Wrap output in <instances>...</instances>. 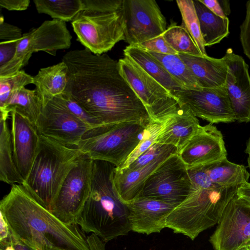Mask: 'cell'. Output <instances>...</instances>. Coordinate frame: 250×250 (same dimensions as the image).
I'll return each instance as SVG.
<instances>
[{
  "label": "cell",
  "instance_id": "cell-48",
  "mask_svg": "<svg viewBox=\"0 0 250 250\" xmlns=\"http://www.w3.org/2000/svg\"><path fill=\"white\" fill-rule=\"evenodd\" d=\"M225 15L228 17L230 13V9L228 0H218Z\"/></svg>",
  "mask_w": 250,
  "mask_h": 250
},
{
  "label": "cell",
  "instance_id": "cell-3",
  "mask_svg": "<svg viewBox=\"0 0 250 250\" xmlns=\"http://www.w3.org/2000/svg\"><path fill=\"white\" fill-rule=\"evenodd\" d=\"M116 167L108 162L93 161L90 191L76 222L83 231L92 232L105 243L131 230L127 204L114 185Z\"/></svg>",
  "mask_w": 250,
  "mask_h": 250
},
{
  "label": "cell",
  "instance_id": "cell-37",
  "mask_svg": "<svg viewBox=\"0 0 250 250\" xmlns=\"http://www.w3.org/2000/svg\"><path fill=\"white\" fill-rule=\"evenodd\" d=\"M175 147H176L172 145H162L155 143L125 168L135 170L144 167L163 153Z\"/></svg>",
  "mask_w": 250,
  "mask_h": 250
},
{
  "label": "cell",
  "instance_id": "cell-42",
  "mask_svg": "<svg viewBox=\"0 0 250 250\" xmlns=\"http://www.w3.org/2000/svg\"><path fill=\"white\" fill-rule=\"evenodd\" d=\"M236 195L245 205L250 207V183H247L239 186Z\"/></svg>",
  "mask_w": 250,
  "mask_h": 250
},
{
  "label": "cell",
  "instance_id": "cell-19",
  "mask_svg": "<svg viewBox=\"0 0 250 250\" xmlns=\"http://www.w3.org/2000/svg\"><path fill=\"white\" fill-rule=\"evenodd\" d=\"M131 230L149 235L166 228L168 215L175 205L160 200L139 197L127 203Z\"/></svg>",
  "mask_w": 250,
  "mask_h": 250
},
{
  "label": "cell",
  "instance_id": "cell-35",
  "mask_svg": "<svg viewBox=\"0 0 250 250\" xmlns=\"http://www.w3.org/2000/svg\"><path fill=\"white\" fill-rule=\"evenodd\" d=\"M163 123L150 122L146 127L144 137L139 145L118 169L127 167L139 156L154 144L162 128Z\"/></svg>",
  "mask_w": 250,
  "mask_h": 250
},
{
  "label": "cell",
  "instance_id": "cell-4",
  "mask_svg": "<svg viewBox=\"0 0 250 250\" xmlns=\"http://www.w3.org/2000/svg\"><path fill=\"white\" fill-rule=\"evenodd\" d=\"M83 153L40 135L37 155L22 186L42 206L51 211L66 175Z\"/></svg>",
  "mask_w": 250,
  "mask_h": 250
},
{
  "label": "cell",
  "instance_id": "cell-14",
  "mask_svg": "<svg viewBox=\"0 0 250 250\" xmlns=\"http://www.w3.org/2000/svg\"><path fill=\"white\" fill-rule=\"evenodd\" d=\"M91 128L71 113L56 97L42 106L37 126L40 135L76 147Z\"/></svg>",
  "mask_w": 250,
  "mask_h": 250
},
{
  "label": "cell",
  "instance_id": "cell-16",
  "mask_svg": "<svg viewBox=\"0 0 250 250\" xmlns=\"http://www.w3.org/2000/svg\"><path fill=\"white\" fill-rule=\"evenodd\" d=\"M228 66L226 87L239 123L250 122V75L243 58L227 49L223 56Z\"/></svg>",
  "mask_w": 250,
  "mask_h": 250
},
{
  "label": "cell",
  "instance_id": "cell-47",
  "mask_svg": "<svg viewBox=\"0 0 250 250\" xmlns=\"http://www.w3.org/2000/svg\"><path fill=\"white\" fill-rule=\"evenodd\" d=\"M0 250H15L11 240L0 241Z\"/></svg>",
  "mask_w": 250,
  "mask_h": 250
},
{
  "label": "cell",
  "instance_id": "cell-26",
  "mask_svg": "<svg viewBox=\"0 0 250 250\" xmlns=\"http://www.w3.org/2000/svg\"><path fill=\"white\" fill-rule=\"evenodd\" d=\"M204 166L214 185L229 187L249 182L250 173L246 167L229 161L227 158Z\"/></svg>",
  "mask_w": 250,
  "mask_h": 250
},
{
  "label": "cell",
  "instance_id": "cell-29",
  "mask_svg": "<svg viewBox=\"0 0 250 250\" xmlns=\"http://www.w3.org/2000/svg\"><path fill=\"white\" fill-rule=\"evenodd\" d=\"M147 52L160 62L183 89L193 90L202 88L190 69L181 59L179 54H163Z\"/></svg>",
  "mask_w": 250,
  "mask_h": 250
},
{
  "label": "cell",
  "instance_id": "cell-7",
  "mask_svg": "<svg viewBox=\"0 0 250 250\" xmlns=\"http://www.w3.org/2000/svg\"><path fill=\"white\" fill-rule=\"evenodd\" d=\"M149 123L126 122L92 128L76 147L93 160L108 162L119 167L139 145Z\"/></svg>",
  "mask_w": 250,
  "mask_h": 250
},
{
  "label": "cell",
  "instance_id": "cell-34",
  "mask_svg": "<svg viewBox=\"0 0 250 250\" xmlns=\"http://www.w3.org/2000/svg\"><path fill=\"white\" fill-rule=\"evenodd\" d=\"M33 77L23 70H20L15 74L0 77V111L4 113L7 105L14 95L25 86L33 83Z\"/></svg>",
  "mask_w": 250,
  "mask_h": 250
},
{
  "label": "cell",
  "instance_id": "cell-6",
  "mask_svg": "<svg viewBox=\"0 0 250 250\" xmlns=\"http://www.w3.org/2000/svg\"><path fill=\"white\" fill-rule=\"evenodd\" d=\"M238 187L195 189L168 215L166 228L194 240L201 232L219 224Z\"/></svg>",
  "mask_w": 250,
  "mask_h": 250
},
{
  "label": "cell",
  "instance_id": "cell-10",
  "mask_svg": "<svg viewBox=\"0 0 250 250\" xmlns=\"http://www.w3.org/2000/svg\"><path fill=\"white\" fill-rule=\"evenodd\" d=\"M93 161L87 154L83 153L61 185L51 212L65 224H76L89 196Z\"/></svg>",
  "mask_w": 250,
  "mask_h": 250
},
{
  "label": "cell",
  "instance_id": "cell-43",
  "mask_svg": "<svg viewBox=\"0 0 250 250\" xmlns=\"http://www.w3.org/2000/svg\"><path fill=\"white\" fill-rule=\"evenodd\" d=\"M207 7L217 16L222 18H227L218 0H200Z\"/></svg>",
  "mask_w": 250,
  "mask_h": 250
},
{
  "label": "cell",
  "instance_id": "cell-38",
  "mask_svg": "<svg viewBox=\"0 0 250 250\" xmlns=\"http://www.w3.org/2000/svg\"><path fill=\"white\" fill-rule=\"evenodd\" d=\"M135 45L147 51L163 54H178L166 42L163 34Z\"/></svg>",
  "mask_w": 250,
  "mask_h": 250
},
{
  "label": "cell",
  "instance_id": "cell-22",
  "mask_svg": "<svg viewBox=\"0 0 250 250\" xmlns=\"http://www.w3.org/2000/svg\"><path fill=\"white\" fill-rule=\"evenodd\" d=\"M181 108L178 114L163 123L156 142L162 145L175 146L178 152L201 126L197 117L188 110Z\"/></svg>",
  "mask_w": 250,
  "mask_h": 250
},
{
  "label": "cell",
  "instance_id": "cell-28",
  "mask_svg": "<svg viewBox=\"0 0 250 250\" xmlns=\"http://www.w3.org/2000/svg\"><path fill=\"white\" fill-rule=\"evenodd\" d=\"M0 121V180L12 185H22L24 180L14 159L11 131L6 121Z\"/></svg>",
  "mask_w": 250,
  "mask_h": 250
},
{
  "label": "cell",
  "instance_id": "cell-27",
  "mask_svg": "<svg viewBox=\"0 0 250 250\" xmlns=\"http://www.w3.org/2000/svg\"><path fill=\"white\" fill-rule=\"evenodd\" d=\"M42 105L35 89L23 87L12 97L0 120L7 121L11 112L15 111L29 120L37 128Z\"/></svg>",
  "mask_w": 250,
  "mask_h": 250
},
{
  "label": "cell",
  "instance_id": "cell-15",
  "mask_svg": "<svg viewBox=\"0 0 250 250\" xmlns=\"http://www.w3.org/2000/svg\"><path fill=\"white\" fill-rule=\"evenodd\" d=\"M209 241L214 250H238L250 246V207L235 195Z\"/></svg>",
  "mask_w": 250,
  "mask_h": 250
},
{
  "label": "cell",
  "instance_id": "cell-49",
  "mask_svg": "<svg viewBox=\"0 0 250 250\" xmlns=\"http://www.w3.org/2000/svg\"><path fill=\"white\" fill-rule=\"evenodd\" d=\"M245 152L248 155L247 161L248 167L250 170V137L249 138L246 143V147Z\"/></svg>",
  "mask_w": 250,
  "mask_h": 250
},
{
  "label": "cell",
  "instance_id": "cell-21",
  "mask_svg": "<svg viewBox=\"0 0 250 250\" xmlns=\"http://www.w3.org/2000/svg\"><path fill=\"white\" fill-rule=\"evenodd\" d=\"M202 88L225 87L228 66L223 58L200 57L179 53Z\"/></svg>",
  "mask_w": 250,
  "mask_h": 250
},
{
  "label": "cell",
  "instance_id": "cell-20",
  "mask_svg": "<svg viewBox=\"0 0 250 250\" xmlns=\"http://www.w3.org/2000/svg\"><path fill=\"white\" fill-rule=\"evenodd\" d=\"M178 153V149L175 147L163 153L145 167L137 169L116 167L114 173V185L121 199L127 203L138 198L148 177L169 156Z\"/></svg>",
  "mask_w": 250,
  "mask_h": 250
},
{
  "label": "cell",
  "instance_id": "cell-46",
  "mask_svg": "<svg viewBox=\"0 0 250 250\" xmlns=\"http://www.w3.org/2000/svg\"><path fill=\"white\" fill-rule=\"evenodd\" d=\"M12 241L13 246L15 250H38L28 246L21 240L15 239L12 236Z\"/></svg>",
  "mask_w": 250,
  "mask_h": 250
},
{
  "label": "cell",
  "instance_id": "cell-24",
  "mask_svg": "<svg viewBox=\"0 0 250 250\" xmlns=\"http://www.w3.org/2000/svg\"><path fill=\"white\" fill-rule=\"evenodd\" d=\"M124 55L139 65L171 94L174 91L183 89L160 62L147 51L137 46L128 45L124 50Z\"/></svg>",
  "mask_w": 250,
  "mask_h": 250
},
{
  "label": "cell",
  "instance_id": "cell-9",
  "mask_svg": "<svg viewBox=\"0 0 250 250\" xmlns=\"http://www.w3.org/2000/svg\"><path fill=\"white\" fill-rule=\"evenodd\" d=\"M72 38L65 21L55 19L44 21L22 35L14 58L0 67V77L11 76L21 70L33 53L44 51L55 56L58 50L69 48Z\"/></svg>",
  "mask_w": 250,
  "mask_h": 250
},
{
  "label": "cell",
  "instance_id": "cell-50",
  "mask_svg": "<svg viewBox=\"0 0 250 250\" xmlns=\"http://www.w3.org/2000/svg\"><path fill=\"white\" fill-rule=\"evenodd\" d=\"M238 250H250V246H247L242 247L239 249Z\"/></svg>",
  "mask_w": 250,
  "mask_h": 250
},
{
  "label": "cell",
  "instance_id": "cell-5",
  "mask_svg": "<svg viewBox=\"0 0 250 250\" xmlns=\"http://www.w3.org/2000/svg\"><path fill=\"white\" fill-rule=\"evenodd\" d=\"M83 8L72 21L77 40L96 55L125 40L124 0H83Z\"/></svg>",
  "mask_w": 250,
  "mask_h": 250
},
{
  "label": "cell",
  "instance_id": "cell-11",
  "mask_svg": "<svg viewBox=\"0 0 250 250\" xmlns=\"http://www.w3.org/2000/svg\"><path fill=\"white\" fill-rule=\"evenodd\" d=\"M195 189L187 166L178 154H173L148 177L139 197L160 200L177 207Z\"/></svg>",
  "mask_w": 250,
  "mask_h": 250
},
{
  "label": "cell",
  "instance_id": "cell-30",
  "mask_svg": "<svg viewBox=\"0 0 250 250\" xmlns=\"http://www.w3.org/2000/svg\"><path fill=\"white\" fill-rule=\"evenodd\" d=\"M36 10L53 19L73 21L83 8V0H34Z\"/></svg>",
  "mask_w": 250,
  "mask_h": 250
},
{
  "label": "cell",
  "instance_id": "cell-36",
  "mask_svg": "<svg viewBox=\"0 0 250 250\" xmlns=\"http://www.w3.org/2000/svg\"><path fill=\"white\" fill-rule=\"evenodd\" d=\"M56 97L77 118L91 128L101 126L100 123L64 92Z\"/></svg>",
  "mask_w": 250,
  "mask_h": 250
},
{
  "label": "cell",
  "instance_id": "cell-44",
  "mask_svg": "<svg viewBox=\"0 0 250 250\" xmlns=\"http://www.w3.org/2000/svg\"><path fill=\"white\" fill-rule=\"evenodd\" d=\"M0 241L12 239L8 223L2 212H0Z\"/></svg>",
  "mask_w": 250,
  "mask_h": 250
},
{
  "label": "cell",
  "instance_id": "cell-25",
  "mask_svg": "<svg viewBox=\"0 0 250 250\" xmlns=\"http://www.w3.org/2000/svg\"><path fill=\"white\" fill-rule=\"evenodd\" d=\"M199 19L204 45L210 46L220 43L229 33V20L214 14L200 0H193Z\"/></svg>",
  "mask_w": 250,
  "mask_h": 250
},
{
  "label": "cell",
  "instance_id": "cell-45",
  "mask_svg": "<svg viewBox=\"0 0 250 250\" xmlns=\"http://www.w3.org/2000/svg\"><path fill=\"white\" fill-rule=\"evenodd\" d=\"M89 250H105V243L97 235L92 233L87 237Z\"/></svg>",
  "mask_w": 250,
  "mask_h": 250
},
{
  "label": "cell",
  "instance_id": "cell-18",
  "mask_svg": "<svg viewBox=\"0 0 250 250\" xmlns=\"http://www.w3.org/2000/svg\"><path fill=\"white\" fill-rule=\"evenodd\" d=\"M10 115L14 159L24 181L38 150L40 134L37 127L27 118L15 111Z\"/></svg>",
  "mask_w": 250,
  "mask_h": 250
},
{
  "label": "cell",
  "instance_id": "cell-2",
  "mask_svg": "<svg viewBox=\"0 0 250 250\" xmlns=\"http://www.w3.org/2000/svg\"><path fill=\"white\" fill-rule=\"evenodd\" d=\"M1 200L0 212L11 235L38 250H89L76 224H67L40 204L22 185L14 184Z\"/></svg>",
  "mask_w": 250,
  "mask_h": 250
},
{
  "label": "cell",
  "instance_id": "cell-40",
  "mask_svg": "<svg viewBox=\"0 0 250 250\" xmlns=\"http://www.w3.org/2000/svg\"><path fill=\"white\" fill-rule=\"evenodd\" d=\"M246 15L240 26L239 39L245 55L250 60V0L246 3Z\"/></svg>",
  "mask_w": 250,
  "mask_h": 250
},
{
  "label": "cell",
  "instance_id": "cell-32",
  "mask_svg": "<svg viewBox=\"0 0 250 250\" xmlns=\"http://www.w3.org/2000/svg\"><path fill=\"white\" fill-rule=\"evenodd\" d=\"M22 37L21 30L19 27L5 22L3 16H0V67L14 58Z\"/></svg>",
  "mask_w": 250,
  "mask_h": 250
},
{
  "label": "cell",
  "instance_id": "cell-1",
  "mask_svg": "<svg viewBox=\"0 0 250 250\" xmlns=\"http://www.w3.org/2000/svg\"><path fill=\"white\" fill-rule=\"evenodd\" d=\"M62 61L68 67L63 92L101 125L150 122L144 105L121 75L118 61L85 48L67 52Z\"/></svg>",
  "mask_w": 250,
  "mask_h": 250
},
{
  "label": "cell",
  "instance_id": "cell-23",
  "mask_svg": "<svg viewBox=\"0 0 250 250\" xmlns=\"http://www.w3.org/2000/svg\"><path fill=\"white\" fill-rule=\"evenodd\" d=\"M68 67L63 62L40 69L33 77L35 89L42 105L65 90L68 81Z\"/></svg>",
  "mask_w": 250,
  "mask_h": 250
},
{
  "label": "cell",
  "instance_id": "cell-33",
  "mask_svg": "<svg viewBox=\"0 0 250 250\" xmlns=\"http://www.w3.org/2000/svg\"><path fill=\"white\" fill-rule=\"evenodd\" d=\"M176 2L182 18V26L189 33L203 56H208L193 0H178Z\"/></svg>",
  "mask_w": 250,
  "mask_h": 250
},
{
  "label": "cell",
  "instance_id": "cell-17",
  "mask_svg": "<svg viewBox=\"0 0 250 250\" xmlns=\"http://www.w3.org/2000/svg\"><path fill=\"white\" fill-rule=\"evenodd\" d=\"M178 154L188 168L227 158L223 134L211 124L201 126Z\"/></svg>",
  "mask_w": 250,
  "mask_h": 250
},
{
  "label": "cell",
  "instance_id": "cell-8",
  "mask_svg": "<svg viewBox=\"0 0 250 250\" xmlns=\"http://www.w3.org/2000/svg\"><path fill=\"white\" fill-rule=\"evenodd\" d=\"M120 72L144 105L150 121L163 123L182 109L176 98L132 60L118 61Z\"/></svg>",
  "mask_w": 250,
  "mask_h": 250
},
{
  "label": "cell",
  "instance_id": "cell-39",
  "mask_svg": "<svg viewBox=\"0 0 250 250\" xmlns=\"http://www.w3.org/2000/svg\"><path fill=\"white\" fill-rule=\"evenodd\" d=\"M188 173L194 187L197 189H207L214 185L206 171L204 165L188 168Z\"/></svg>",
  "mask_w": 250,
  "mask_h": 250
},
{
  "label": "cell",
  "instance_id": "cell-13",
  "mask_svg": "<svg viewBox=\"0 0 250 250\" xmlns=\"http://www.w3.org/2000/svg\"><path fill=\"white\" fill-rule=\"evenodd\" d=\"M125 42L135 45L163 34L167 21L154 0H124Z\"/></svg>",
  "mask_w": 250,
  "mask_h": 250
},
{
  "label": "cell",
  "instance_id": "cell-31",
  "mask_svg": "<svg viewBox=\"0 0 250 250\" xmlns=\"http://www.w3.org/2000/svg\"><path fill=\"white\" fill-rule=\"evenodd\" d=\"M163 35L168 44L178 54L204 57L189 33L183 26L173 23Z\"/></svg>",
  "mask_w": 250,
  "mask_h": 250
},
{
  "label": "cell",
  "instance_id": "cell-41",
  "mask_svg": "<svg viewBox=\"0 0 250 250\" xmlns=\"http://www.w3.org/2000/svg\"><path fill=\"white\" fill-rule=\"evenodd\" d=\"M29 0H0V7L10 11H23L29 5Z\"/></svg>",
  "mask_w": 250,
  "mask_h": 250
},
{
  "label": "cell",
  "instance_id": "cell-12",
  "mask_svg": "<svg viewBox=\"0 0 250 250\" xmlns=\"http://www.w3.org/2000/svg\"><path fill=\"white\" fill-rule=\"evenodd\" d=\"M172 94L178 101L181 107L188 110L196 117L209 124L230 123L236 121L226 86L181 89Z\"/></svg>",
  "mask_w": 250,
  "mask_h": 250
}]
</instances>
